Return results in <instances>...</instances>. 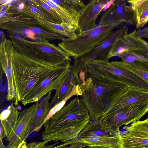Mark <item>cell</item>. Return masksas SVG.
I'll return each instance as SVG.
<instances>
[{
	"instance_id": "cell-9",
	"label": "cell",
	"mask_w": 148,
	"mask_h": 148,
	"mask_svg": "<svg viewBox=\"0 0 148 148\" xmlns=\"http://www.w3.org/2000/svg\"><path fill=\"white\" fill-rule=\"evenodd\" d=\"M123 136V148H148V118L139 120L129 126Z\"/></svg>"
},
{
	"instance_id": "cell-26",
	"label": "cell",
	"mask_w": 148,
	"mask_h": 148,
	"mask_svg": "<svg viewBox=\"0 0 148 148\" xmlns=\"http://www.w3.org/2000/svg\"><path fill=\"white\" fill-rule=\"evenodd\" d=\"M87 146L86 144L85 143L77 142L71 144L69 146L66 147L65 146L62 148H84Z\"/></svg>"
},
{
	"instance_id": "cell-21",
	"label": "cell",
	"mask_w": 148,
	"mask_h": 148,
	"mask_svg": "<svg viewBox=\"0 0 148 148\" xmlns=\"http://www.w3.org/2000/svg\"><path fill=\"white\" fill-rule=\"evenodd\" d=\"M20 113L18 108L12 102L7 109L1 113V123L4 127H14Z\"/></svg>"
},
{
	"instance_id": "cell-3",
	"label": "cell",
	"mask_w": 148,
	"mask_h": 148,
	"mask_svg": "<svg viewBox=\"0 0 148 148\" xmlns=\"http://www.w3.org/2000/svg\"><path fill=\"white\" fill-rule=\"evenodd\" d=\"M90 120L87 108L77 96L45 123L55 128L56 139L64 143L78 139Z\"/></svg>"
},
{
	"instance_id": "cell-18",
	"label": "cell",
	"mask_w": 148,
	"mask_h": 148,
	"mask_svg": "<svg viewBox=\"0 0 148 148\" xmlns=\"http://www.w3.org/2000/svg\"><path fill=\"white\" fill-rule=\"evenodd\" d=\"M52 91L49 92L39 103H37L36 110L30 122L29 127H40L52 108L50 100Z\"/></svg>"
},
{
	"instance_id": "cell-13",
	"label": "cell",
	"mask_w": 148,
	"mask_h": 148,
	"mask_svg": "<svg viewBox=\"0 0 148 148\" xmlns=\"http://www.w3.org/2000/svg\"><path fill=\"white\" fill-rule=\"evenodd\" d=\"M147 104L148 91L128 88L114 101L103 115L108 114L128 106Z\"/></svg>"
},
{
	"instance_id": "cell-11",
	"label": "cell",
	"mask_w": 148,
	"mask_h": 148,
	"mask_svg": "<svg viewBox=\"0 0 148 148\" xmlns=\"http://www.w3.org/2000/svg\"><path fill=\"white\" fill-rule=\"evenodd\" d=\"M127 63L135 62L148 70V42L137 34H133L128 42L127 51L120 56Z\"/></svg>"
},
{
	"instance_id": "cell-5",
	"label": "cell",
	"mask_w": 148,
	"mask_h": 148,
	"mask_svg": "<svg viewBox=\"0 0 148 148\" xmlns=\"http://www.w3.org/2000/svg\"><path fill=\"white\" fill-rule=\"evenodd\" d=\"M127 29L123 26L114 31L109 37L99 45L82 56L74 58L71 72L76 80L79 79V75L85 76L84 73L86 64L94 60H106L108 53L118 40L127 34Z\"/></svg>"
},
{
	"instance_id": "cell-4",
	"label": "cell",
	"mask_w": 148,
	"mask_h": 148,
	"mask_svg": "<svg viewBox=\"0 0 148 148\" xmlns=\"http://www.w3.org/2000/svg\"><path fill=\"white\" fill-rule=\"evenodd\" d=\"M120 25L113 23L97 25L73 37L65 38L58 43V46L69 57L74 59L88 53L104 42Z\"/></svg>"
},
{
	"instance_id": "cell-19",
	"label": "cell",
	"mask_w": 148,
	"mask_h": 148,
	"mask_svg": "<svg viewBox=\"0 0 148 148\" xmlns=\"http://www.w3.org/2000/svg\"><path fill=\"white\" fill-rule=\"evenodd\" d=\"M127 1L134 12L136 28H143L148 22V0Z\"/></svg>"
},
{
	"instance_id": "cell-17",
	"label": "cell",
	"mask_w": 148,
	"mask_h": 148,
	"mask_svg": "<svg viewBox=\"0 0 148 148\" xmlns=\"http://www.w3.org/2000/svg\"><path fill=\"white\" fill-rule=\"evenodd\" d=\"M40 28L50 32L57 34L66 38H71L76 35V31L68 24H61L49 21L42 16L36 19Z\"/></svg>"
},
{
	"instance_id": "cell-28",
	"label": "cell",
	"mask_w": 148,
	"mask_h": 148,
	"mask_svg": "<svg viewBox=\"0 0 148 148\" xmlns=\"http://www.w3.org/2000/svg\"><path fill=\"white\" fill-rule=\"evenodd\" d=\"M86 148H109L105 147H99V146H90Z\"/></svg>"
},
{
	"instance_id": "cell-25",
	"label": "cell",
	"mask_w": 148,
	"mask_h": 148,
	"mask_svg": "<svg viewBox=\"0 0 148 148\" xmlns=\"http://www.w3.org/2000/svg\"><path fill=\"white\" fill-rule=\"evenodd\" d=\"M35 5L53 18L58 24L62 23V21L58 13L43 0H32Z\"/></svg>"
},
{
	"instance_id": "cell-20",
	"label": "cell",
	"mask_w": 148,
	"mask_h": 148,
	"mask_svg": "<svg viewBox=\"0 0 148 148\" xmlns=\"http://www.w3.org/2000/svg\"><path fill=\"white\" fill-rule=\"evenodd\" d=\"M43 0L58 13L62 20V23L67 24L73 28L76 31H78L79 20L78 18L56 3L53 0Z\"/></svg>"
},
{
	"instance_id": "cell-12",
	"label": "cell",
	"mask_w": 148,
	"mask_h": 148,
	"mask_svg": "<svg viewBox=\"0 0 148 148\" xmlns=\"http://www.w3.org/2000/svg\"><path fill=\"white\" fill-rule=\"evenodd\" d=\"M111 1L112 0H93L85 5L79 18V33L96 26L95 23L98 16L103 9L110 5Z\"/></svg>"
},
{
	"instance_id": "cell-1",
	"label": "cell",
	"mask_w": 148,
	"mask_h": 148,
	"mask_svg": "<svg viewBox=\"0 0 148 148\" xmlns=\"http://www.w3.org/2000/svg\"><path fill=\"white\" fill-rule=\"evenodd\" d=\"M71 60H40L20 53L14 49L12 67L16 96L14 104L17 106L32 88L57 67L71 63Z\"/></svg>"
},
{
	"instance_id": "cell-16",
	"label": "cell",
	"mask_w": 148,
	"mask_h": 148,
	"mask_svg": "<svg viewBox=\"0 0 148 148\" xmlns=\"http://www.w3.org/2000/svg\"><path fill=\"white\" fill-rule=\"evenodd\" d=\"M76 85V79L72 74L71 69L70 70L55 90V94L50 102L51 108L67 97Z\"/></svg>"
},
{
	"instance_id": "cell-7",
	"label": "cell",
	"mask_w": 148,
	"mask_h": 148,
	"mask_svg": "<svg viewBox=\"0 0 148 148\" xmlns=\"http://www.w3.org/2000/svg\"><path fill=\"white\" fill-rule=\"evenodd\" d=\"M148 113V104L135 105L124 108L100 118L105 124L116 130L120 127L132 123L140 119Z\"/></svg>"
},
{
	"instance_id": "cell-15",
	"label": "cell",
	"mask_w": 148,
	"mask_h": 148,
	"mask_svg": "<svg viewBox=\"0 0 148 148\" xmlns=\"http://www.w3.org/2000/svg\"><path fill=\"white\" fill-rule=\"evenodd\" d=\"M121 134L120 130H116L103 123L100 119L90 121L79 134L78 138L91 136H113Z\"/></svg>"
},
{
	"instance_id": "cell-24",
	"label": "cell",
	"mask_w": 148,
	"mask_h": 148,
	"mask_svg": "<svg viewBox=\"0 0 148 148\" xmlns=\"http://www.w3.org/2000/svg\"><path fill=\"white\" fill-rule=\"evenodd\" d=\"M29 29L31 30L36 36L47 40H62L65 38L64 37L62 36L50 32L37 27H30Z\"/></svg>"
},
{
	"instance_id": "cell-6",
	"label": "cell",
	"mask_w": 148,
	"mask_h": 148,
	"mask_svg": "<svg viewBox=\"0 0 148 148\" xmlns=\"http://www.w3.org/2000/svg\"><path fill=\"white\" fill-rule=\"evenodd\" d=\"M70 63L58 67L43 80L36 84L21 101L24 106L37 102L44 96L56 90L71 70Z\"/></svg>"
},
{
	"instance_id": "cell-2",
	"label": "cell",
	"mask_w": 148,
	"mask_h": 148,
	"mask_svg": "<svg viewBox=\"0 0 148 148\" xmlns=\"http://www.w3.org/2000/svg\"><path fill=\"white\" fill-rule=\"evenodd\" d=\"M85 81L80 85V99L88 111L90 120L99 119L114 101L126 91L128 87L123 83L92 76L86 73Z\"/></svg>"
},
{
	"instance_id": "cell-8",
	"label": "cell",
	"mask_w": 148,
	"mask_h": 148,
	"mask_svg": "<svg viewBox=\"0 0 148 148\" xmlns=\"http://www.w3.org/2000/svg\"><path fill=\"white\" fill-rule=\"evenodd\" d=\"M127 1L115 0L110 8L101 16L99 25L119 23L136 25L134 12L130 5H126Z\"/></svg>"
},
{
	"instance_id": "cell-27",
	"label": "cell",
	"mask_w": 148,
	"mask_h": 148,
	"mask_svg": "<svg viewBox=\"0 0 148 148\" xmlns=\"http://www.w3.org/2000/svg\"><path fill=\"white\" fill-rule=\"evenodd\" d=\"M141 37L148 38V26L137 31Z\"/></svg>"
},
{
	"instance_id": "cell-14",
	"label": "cell",
	"mask_w": 148,
	"mask_h": 148,
	"mask_svg": "<svg viewBox=\"0 0 148 148\" xmlns=\"http://www.w3.org/2000/svg\"><path fill=\"white\" fill-rule=\"evenodd\" d=\"M78 142L85 143L88 147L99 146L109 148H123V136L121 134L110 136H91L77 139Z\"/></svg>"
},
{
	"instance_id": "cell-22",
	"label": "cell",
	"mask_w": 148,
	"mask_h": 148,
	"mask_svg": "<svg viewBox=\"0 0 148 148\" xmlns=\"http://www.w3.org/2000/svg\"><path fill=\"white\" fill-rule=\"evenodd\" d=\"M53 1L78 18L85 5L84 2L80 0Z\"/></svg>"
},
{
	"instance_id": "cell-23",
	"label": "cell",
	"mask_w": 148,
	"mask_h": 148,
	"mask_svg": "<svg viewBox=\"0 0 148 148\" xmlns=\"http://www.w3.org/2000/svg\"><path fill=\"white\" fill-rule=\"evenodd\" d=\"M120 62L123 68L137 75L148 85V70L146 68L135 62L127 63L122 60Z\"/></svg>"
},
{
	"instance_id": "cell-10",
	"label": "cell",
	"mask_w": 148,
	"mask_h": 148,
	"mask_svg": "<svg viewBox=\"0 0 148 148\" xmlns=\"http://www.w3.org/2000/svg\"><path fill=\"white\" fill-rule=\"evenodd\" d=\"M1 38L0 47V62L1 68L6 76L8 86L7 97L8 101L14 100L16 96L12 67V54L14 48L11 40L8 39L3 33L0 34Z\"/></svg>"
}]
</instances>
